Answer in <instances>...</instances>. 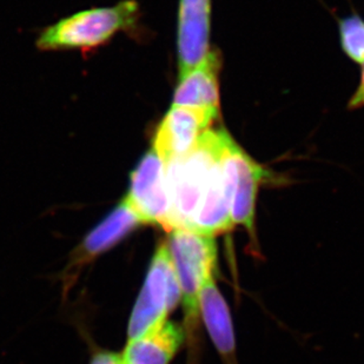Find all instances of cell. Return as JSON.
I'll list each match as a JSON object with an SVG mask.
<instances>
[{
    "mask_svg": "<svg viewBox=\"0 0 364 364\" xmlns=\"http://www.w3.org/2000/svg\"><path fill=\"white\" fill-rule=\"evenodd\" d=\"M183 340L182 328L166 320L144 336L129 341L123 358L127 364H168Z\"/></svg>",
    "mask_w": 364,
    "mask_h": 364,
    "instance_id": "cell-11",
    "label": "cell"
},
{
    "mask_svg": "<svg viewBox=\"0 0 364 364\" xmlns=\"http://www.w3.org/2000/svg\"><path fill=\"white\" fill-rule=\"evenodd\" d=\"M181 299V288L168 244L157 247L137 302L131 314L129 341L144 336L166 321Z\"/></svg>",
    "mask_w": 364,
    "mask_h": 364,
    "instance_id": "cell-4",
    "label": "cell"
},
{
    "mask_svg": "<svg viewBox=\"0 0 364 364\" xmlns=\"http://www.w3.org/2000/svg\"><path fill=\"white\" fill-rule=\"evenodd\" d=\"M127 200L143 223L157 224L168 232L172 230L165 163L154 149L145 154L136 170L131 173Z\"/></svg>",
    "mask_w": 364,
    "mask_h": 364,
    "instance_id": "cell-5",
    "label": "cell"
},
{
    "mask_svg": "<svg viewBox=\"0 0 364 364\" xmlns=\"http://www.w3.org/2000/svg\"><path fill=\"white\" fill-rule=\"evenodd\" d=\"M218 118L220 110L173 105L156 131L154 150L164 163L179 159L195 146Z\"/></svg>",
    "mask_w": 364,
    "mask_h": 364,
    "instance_id": "cell-6",
    "label": "cell"
},
{
    "mask_svg": "<svg viewBox=\"0 0 364 364\" xmlns=\"http://www.w3.org/2000/svg\"><path fill=\"white\" fill-rule=\"evenodd\" d=\"M220 68L222 55L213 48L198 65L179 77L173 105L220 110Z\"/></svg>",
    "mask_w": 364,
    "mask_h": 364,
    "instance_id": "cell-9",
    "label": "cell"
},
{
    "mask_svg": "<svg viewBox=\"0 0 364 364\" xmlns=\"http://www.w3.org/2000/svg\"><path fill=\"white\" fill-rule=\"evenodd\" d=\"M224 159L232 179V223L241 224L249 234H255V209L258 188L265 170L229 136Z\"/></svg>",
    "mask_w": 364,
    "mask_h": 364,
    "instance_id": "cell-7",
    "label": "cell"
},
{
    "mask_svg": "<svg viewBox=\"0 0 364 364\" xmlns=\"http://www.w3.org/2000/svg\"><path fill=\"white\" fill-rule=\"evenodd\" d=\"M137 18L138 4L134 0H124L116 6L82 11L45 30L37 44L44 50L95 48L118 31L134 28Z\"/></svg>",
    "mask_w": 364,
    "mask_h": 364,
    "instance_id": "cell-2",
    "label": "cell"
},
{
    "mask_svg": "<svg viewBox=\"0 0 364 364\" xmlns=\"http://www.w3.org/2000/svg\"><path fill=\"white\" fill-rule=\"evenodd\" d=\"M341 45L346 55L358 64H364V21L351 14L340 21Z\"/></svg>",
    "mask_w": 364,
    "mask_h": 364,
    "instance_id": "cell-13",
    "label": "cell"
},
{
    "mask_svg": "<svg viewBox=\"0 0 364 364\" xmlns=\"http://www.w3.org/2000/svg\"><path fill=\"white\" fill-rule=\"evenodd\" d=\"M211 0H179V77L198 65L209 48Z\"/></svg>",
    "mask_w": 364,
    "mask_h": 364,
    "instance_id": "cell-8",
    "label": "cell"
},
{
    "mask_svg": "<svg viewBox=\"0 0 364 364\" xmlns=\"http://www.w3.org/2000/svg\"><path fill=\"white\" fill-rule=\"evenodd\" d=\"M91 364H127V362L124 360L123 355L121 356L110 351H103L95 355Z\"/></svg>",
    "mask_w": 364,
    "mask_h": 364,
    "instance_id": "cell-14",
    "label": "cell"
},
{
    "mask_svg": "<svg viewBox=\"0 0 364 364\" xmlns=\"http://www.w3.org/2000/svg\"><path fill=\"white\" fill-rule=\"evenodd\" d=\"M229 136L224 127L209 129L186 155L165 163L172 230L215 237L234 227L232 179L224 159Z\"/></svg>",
    "mask_w": 364,
    "mask_h": 364,
    "instance_id": "cell-1",
    "label": "cell"
},
{
    "mask_svg": "<svg viewBox=\"0 0 364 364\" xmlns=\"http://www.w3.org/2000/svg\"><path fill=\"white\" fill-rule=\"evenodd\" d=\"M364 107V64L362 68L361 80H360V85H358L356 92L351 98L350 102L348 104V109L349 110H355V109H360Z\"/></svg>",
    "mask_w": 364,
    "mask_h": 364,
    "instance_id": "cell-15",
    "label": "cell"
},
{
    "mask_svg": "<svg viewBox=\"0 0 364 364\" xmlns=\"http://www.w3.org/2000/svg\"><path fill=\"white\" fill-rule=\"evenodd\" d=\"M200 314L213 344L223 358L235 356V333L227 302L217 288L213 275L204 279L200 289Z\"/></svg>",
    "mask_w": 364,
    "mask_h": 364,
    "instance_id": "cell-10",
    "label": "cell"
},
{
    "mask_svg": "<svg viewBox=\"0 0 364 364\" xmlns=\"http://www.w3.org/2000/svg\"><path fill=\"white\" fill-rule=\"evenodd\" d=\"M181 288L186 323L196 324L200 316V289L216 267L215 237L186 229H173L166 242Z\"/></svg>",
    "mask_w": 364,
    "mask_h": 364,
    "instance_id": "cell-3",
    "label": "cell"
},
{
    "mask_svg": "<svg viewBox=\"0 0 364 364\" xmlns=\"http://www.w3.org/2000/svg\"><path fill=\"white\" fill-rule=\"evenodd\" d=\"M143 223L127 198L122 200L82 242V255L93 257L103 254L127 237L131 231Z\"/></svg>",
    "mask_w": 364,
    "mask_h": 364,
    "instance_id": "cell-12",
    "label": "cell"
}]
</instances>
